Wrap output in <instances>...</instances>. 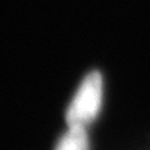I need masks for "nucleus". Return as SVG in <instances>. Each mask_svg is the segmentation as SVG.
I'll return each instance as SVG.
<instances>
[{"instance_id":"nucleus-2","label":"nucleus","mask_w":150,"mask_h":150,"mask_svg":"<svg viewBox=\"0 0 150 150\" xmlns=\"http://www.w3.org/2000/svg\"><path fill=\"white\" fill-rule=\"evenodd\" d=\"M91 143L85 127H68L59 139L54 150H89Z\"/></svg>"},{"instance_id":"nucleus-1","label":"nucleus","mask_w":150,"mask_h":150,"mask_svg":"<svg viewBox=\"0 0 150 150\" xmlns=\"http://www.w3.org/2000/svg\"><path fill=\"white\" fill-rule=\"evenodd\" d=\"M103 76L97 71L86 75L75 91L65 111L68 127H85L99 115L103 106Z\"/></svg>"}]
</instances>
